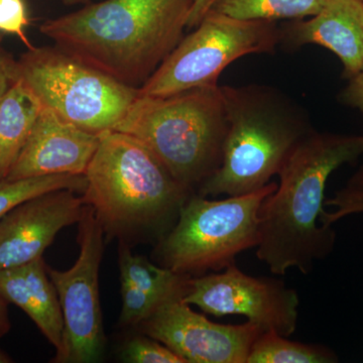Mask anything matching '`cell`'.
Instances as JSON below:
<instances>
[{
	"instance_id": "cell-1",
	"label": "cell",
	"mask_w": 363,
	"mask_h": 363,
	"mask_svg": "<svg viewBox=\"0 0 363 363\" xmlns=\"http://www.w3.org/2000/svg\"><path fill=\"white\" fill-rule=\"evenodd\" d=\"M363 156V135L313 130L289 156L278 174V187L259 209L257 259L272 274L291 269L302 274L333 252L336 233L320 223L329 177Z\"/></svg>"
},
{
	"instance_id": "cell-2",
	"label": "cell",
	"mask_w": 363,
	"mask_h": 363,
	"mask_svg": "<svg viewBox=\"0 0 363 363\" xmlns=\"http://www.w3.org/2000/svg\"><path fill=\"white\" fill-rule=\"evenodd\" d=\"M193 0H104L40 32L119 82L140 88L184 38Z\"/></svg>"
},
{
	"instance_id": "cell-3",
	"label": "cell",
	"mask_w": 363,
	"mask_h": 363,
	"mask_svg": "<svg viewBox=\"0 0 363 363\" xmlns=\"http://www.w3.org/2000/svg\"><path fill=\"white\" fill-rule=\"evenodd\" d=\"M84 177L85 204L93 208L104 231L116 235L138 230L162 238L194 194L149 147L117 130L100 135Z\"/></svg>"
},
{
	"instance_id": "cell-4",
	"label": "cell",
	"mask_w": 363,
	"mask_h": 363,
	"mask_svg": "<svg viewBox=\"0 0 363 363\" xmlns=\"http://www.w3.org/2000/svg\"><path fill=\"white\" fill-rule=\"evenodd\" d=\"M221 91L228 121L223 156L219 169L197 192L212 198L264 188L314 130L306 112L274 88L221 86Z\"/></svg>"
},
{
	"instance_id": "cell-5",
	"label": "cell",
	"mask_w": 363,
	"mask_h": 363,
	"mask_svg": "<svg viewBox=\"0 0 363 363\" xmlns=\"http://www.w3.org/2000/svg\"><path fill=\"white\" fill-rule=\"evenodd\" d=\"M227 121L221 86L168 96L138 97L114 130L149 147L193 193L214 175L223 156Z\"/></svg>"
},
{
	"instance_id": "cell-6",
	"label": "cell",
	"mask_w": 363,
	"mask_h": 363,
	"mask_svg": "<svg viewBox=\"0 0 363 363\" xmlns=\"http://www.w3.org/2000/svg\"><path fill=\"white\" fill-rule=\"evenodd\" d=\"M277 187L278 183L271 182L247 194L220 200L191 195L175 224L160 238V266L193 278L235 264L241 252L259 245L260 206Z\"/></svg>"
},
{
	"instance_id": "cell-7",
	"label": "cell",
	"mask_w": 363,
	"mask_h": 363,
	"mask_svg": "<svg viewBox=\"0 0 363 363\" xmlns=\"http://www.w3.org/2000/svg\"><path fill=\"white\" fill-rule=\"evenodd\" d=\"M16 71L43 107L96 135L114 130L138 97V88L119 82L58 45L28 50L16 60Z\"/></svg>"
},
{
	"instance_id": "cell-8",
	"label": "cell",
	"mask_w": 363,
	"mask_h": 363,
	"mask_svg": "<svg viewBox=\"0 0 363 363\" xmlns=\"http://www.w3.org/2000/svg\"><path fill=\"white\" fill-rule=\"evenodd\" d=\"M278 45L279 28L274 21L238 20L209 11L138 88V93L168 96L193 88L219 86L222 72L236 60L274 52Z\"/></svg>"
},
{
	"instance_id": "cell-9",
	"label": "cell",
	"mask_w": 363,
	"mask_h": 363,
	"mask_svg": "<svg viewBox=\"0 0 363 363\" xmlns=\"http://www.w3.org/2000/svg\"><path fill=\"white\" fill-rule=\"evenodd\" d=\"M78 223L80 252L75 264L64 272L48 267L64 320L61 347L52 360L56 363L99 362L106 345L98 284L104 228L88 205Z\"/></svg>"
},
{
	"instance_id": "cell-10",
	"label": "cell",
	"mask_w": 363,
	"mask_h": 363,
	"mask_svg": "<svg viewBox=\"0 0 363 363\" xmlns=\"http://www.w3.org/2000/svg\"><path fill=\"white\" fill-rule=\"evenodd\" d=\"M183 300L214 317L241 315L264 332L285 337L298 326V293L281 279L250 276L236 264L189 279Z\"/></svg>"
},
{
	"instance_id": "cell-11",
	"label": "cell",
	"mask_w": 363,
	"mask_h": 363,
	"mask_svg": "<svg viewBox=\"0 0 363 363\" xmlns=\"http://www.w3.org/2000/svg\"><path fill=\"white\" fill-rule=\"evenodd\" d=\"M184 295L168 298L143 322V331L185 363H247L253 343L262 332L247 321L219 324L193 311Z\"/></svg>"
},
{
	"instance_id": "cell-12",
	"label": "cell",
	"mask_w": 363,
	"mask_h": 363,
	"mask_svg": "<svg viewBox=\"0 0 363 363\" xmlns=\"http://www.w3.org/2000/svg\"><path fill=\"white\" fill-rule=\"evenodd\" d=\"M76 193L62 189L35 196L0 219V269L43 257L60 230L80 221L86 204Z\"/></svg>"
},
{
	"instance_id": "cell-13",
	"label": "cell",
	"mask_w": 363,
	"mask_h": 363,
	"mask_svg": "<svg viewBox=\"0 0 363 363\" xmlns=\"http://www.w3.org/2000/svg\"><path fill=\"white\" fill-rule=\"evenodd\" d=\"M100 135L78 128L43 107L39 118L6 181L52 175H84Z\"/></svg>"
},
{
	"instance_id": "cell-14",
	"label": "cell",
	"mask_w": 363,
	"mask_h": 363,
	"mask_svg": "<svg viewBox=\"0 0 363 363\" xmlns=\"http://www.w3.org/2000/svg\"><path fill=\"white\" fill-rule=\"evenodd\" d=\"M279 44L290 50L326 48L342 63V78L350 80L363 70V2L328 0L309 20H295L279 30Z\"/></svg>"
},
{
	"instance_id": "cell-15",
	"label": "cell",
	"mask_w": 363,
	"mask_h": 363,
	"mask_svg": "<svg viewBox=\"0 0 363 363\" xmlns=\"http://www.w3.org/2000/svg\"><path fill=\"white\" fill-rule=\"evenodd\" d=\"M0 295L9 304L21 308L56 350L61 347L63 315L43 257L23 266L0 269Z\"/></svg>"
},
{
	"instance_id": "cell-16",
	"label": "cell",
	"mask_w": 363,
	"mask_h": 363,
	"mask_svg": "<svg viewBox=\"0 0 363 363\" xmlns=\"http://www.w3.org/2000/svg\"><path fill=\"white\" fill-rule=\"evenodd\" d=\"M43 106L18 78L0 101V184L20 156Z\"/></svg>"
},
{
	"instance_id": "cell-17",
	"label": "cell",
	"mask_w": 363,
	"mask_h": 363,
	"mask_svg": "<svg viewBox=\"0 0 363 363\" xmlns=\"http://www.w3.org/2000/svg\"><path fill=\"white\" fill-rule=\"evenodd\" d=\"M118 257L121 281H128L162 302L174 296L185 295L191 277L154 264L143 255H133L124 242L119 245Z\"/></svg>"
},
{
	"instance_id": "cell-18",
	"label": "cell",
	"mask_w": 363,
	"mask_h": 363,
	"mask_svg": "<svg viewBox=\"0 0 363 363\" xmlns=\"http://www.w3.org/2000/svg\"><path fill=\"white\" fill-rule=\"evenodd\" d=\"M328 0H216L210 11L245 21L302 20L319 13Z\"/></svg>"
},
{
	"instance_id": "cell-19",
	"label": "cell",
	"mask_w": 363,
	"mask_h": 363,
	"mask_svg": "<svg viewBox=\"0 0 363 363\" xmlns=\"http://www.w3.org/2000/svg\"><path fill=\"white\" fill-rule=\"evenodd\" d=\"M333 350L321 344L289 340L276 332L266 331L253 343L247 363H336Z\"/></svg>"
},
{
	"instance_id": "cell-20",
	"label": "cell",
	"mask_w": 363,
	"mask_h": 363,
	"mask_svg": "<svg viewBox=\"0 0 363 363\" xmlns=\"http://www.w3.org/2000/svg\"><path fill=\"white\" fill-rule=\"evenodd\" d=\"M86 187L84 175L35 177L0 184V219L21 203L52 191L70 189L82 192Z\"/></svg>"
},
{
	"instance_id": "cell-21",
	"label": "cell",
	"mask_w": 363,
	"mask_h": 363,
	"mask_svg": "<svg viewBox=\"0 0 363 363\" xmlns=\"http://www.w3.org/2000/svg\"><path fill=\"white\" fill-rule=\"evenodd\" d=\"M121 283L123 307L119 322L124 326L143 324L164 303L128 281H121Z\"/></svg>"
},
{
	"instance_id": "cell-22",
	"label": "cell",
	"mask_w": 363,
	"mask_h": 363,
	"mask_svg": "<svg viewBox=\"0 0 363 363\" xmlns=\"http://www.w3.org/2000/svg\"><path fill=\"white\" fill-rule=\"evenodd\" d=\"M121 357L130 363H185L169 347L150 336L131 338L124 344Z\"/></svg>"
},
{
	"instance_id": "cell-23",
	"label": "cell",
	"mask_w": 363,
	"mask_h": 363,
	"mask_svg": "<svg viewBox=\"0 0 363 363\" xmlns=\"http://www.w3.org/2000/svg\"><path fill=\"white\" fill-rule=\"evenodd\" d=\"M30 25L26 0H0V33L16 35L28 50L35 45L26 35V28Z\"/></svg>"
},
{
	"instance_id": "cell-24",
	"label": "cell",
	"mask_w": 363,
	"mask_h": 363,
	"mask_svg": "<svg viewBox=\"0 0 363 363\" xmlns=\"http://www.w3.org/2000/svg\"><path fill=\"white\" fill-rule=\"evenodd\" d=\"M325 206H333L332 212L324 211L320 217V223L332 227L334 223L353 214L363 213V190L344 187L325 200Z\"/></svg>"
},
{
	"instance_id": "cell-25",
	"label": "cell",
	"mask_w": 363,
	"mask_h": 363,
	"mask_svg": "<svg viewBox=\"0 0 363 363\" xmlns=\"http://www.w3.org/2000/svg\"><path fill=\"white\" fill-rule=\"evenodd\" d=\"M348 81L350 83L341 91L338 100L346 106L357 109L363 116V70Z\"/></svg>"
},
{
	"instance_id": "cell-26",
	"label": "cell",
	"mask_w": 363,
	"mask_h": 363,
	"mask_svg": "<svg viewBox=\"0 0 363 363\" xmlns=\"http://www.w3.org/2000/svg\"><path fill=\"white\" fill-rule=\"evenodd\" d=\"M16 80V60H14L9 52L0 49V101Z\"/></svg>"
},
{
	"instance_id": "cell-27",
	"label": "cell",
	"mask_w": 363,
	"mask_h": 363,
	"mask_svg": "<svg viewBox=\"0 0 363 363\" xmlns=\"http://www.w3.org/2000/svg\"><path fill=\"white\" fill-rule=\"evenodd\" d=\"M216 0H193L187 21V28H195L212 9Z\"/></svg>"
},
{
	"instance_id": "cell-28",
	"label": "cell",
	"mask_w": 363,
	"mask_h": 363,
	"mask_svg": "<svg viewBox=\"0 0 363 363\" xmlns=\"http://www.w3.org/2000/svg\"><path fill=\"white\" fill-rule=\"evenodd\" d=\"M11 328L9 316V303L0 295V338L6 336Z\"/></svg>"
},
{
	"instance_id": "cell-29",
	"label": "cell",
	"mask_w": 363,
	"mask_h": 363,
	"mask_svg": "<svg viewBox=\"0 0 363 363\" xmlns=\"http://www.w3.org/2000/svg\"><path fill=\"white\" fill-rule=\"evenodd\" d=\"M346 187L363 190V164L348 180Z\"/></svg>"
},
{
	"instance_id": "cell-30",
	"label": "cell",
	"mask_w": 363,
	"mask_h": 363,
	"mask_svg": "<svg viewBox=\"0 0 363 363\" xmlns=\"http://www.w3.org/2000/svg\"><path fill=\"white\" fill-rule=\"evenodd\" d=\"M66 6H77V4H88L91 0H62Z\"/></svg>"
},
{
	"instance_id": "cell-31",
	"label": "cell",
	"mask_w": 363,
	"mask_h": 363,
	"mask_svg": "<svg viewBox=\"0 0 363 363\" xmlns=\"http://www.w3.org/2000/svg\"><path fill=\"white\" fill-rule=\"evenodd\" d=\"M13 362V359H11V357L6 354L4 351L0 350V363H9Z\"/></svg>"
},
{
	"instance_id": "cell-32",
	"label": "cell",
	"mask_w": 363,
	"mask_h": 363,
	"mask_svg": "<svg viewBox=\"0 0 363 363\" xmlns=\"http://www.w3.org/2000/svg\"><path fill=\"white\" fill-rule=\"evenodd\" d=\"M362 1L363 2V0H362Z\"/></svg>"
}]
</instances>
